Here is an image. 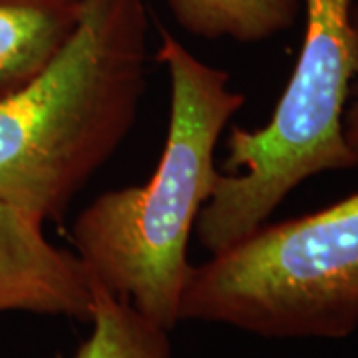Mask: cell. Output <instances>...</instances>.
<instances>
[{
    "label": "cell",
    "mask_w": 358,
    "mask_h": 358,
    "mask_svg": "<svg viewBox=\"0 0 358 358\" xmlns=\"http://www.w3.org/2000/svg\"><path fill=\"white\" fill-rule=\"evenodd\" d=\"M171 112L166 148L143 185L98 195L72 225L76 255L92 279L171 331L193 265L187 245L221 171L215 150L245 103L225 70L205 64L159 26Z\"/></svg>",
    "instance_id": "obj_1"
},
{
    "label": "cell",
    "mask_w": 358,
    "mask_h": 358,
    "mask_svg": "<svg viewBox=\"0 0 358 358\" xmlns=\"http://www.w3.org/2000/svg\"><path fill=\"white\" fill-rule=\"evenodd\" d=\"M145 0H86L64 48L0 100V201L66 213L128 138L145 92Z\"/></svg>",
    "instance_id": "obj_2"
},
{
    "label": "cell",
    "mask_w": 358,
    "mask_h": 358,
    "mask_svg": "<svg viewBox=\"0 0 358 358\" xmlns=\"http://www.w3.org/2000/svg\"><path fill=\"white\" fill-rule=\"evenodd\" d=\"M305 34L281 100L259 129L233 128L225 167L195 233L211 255L259 227L303 181L358 167L345 140V112L358 76L355 0H303Z\"/></svg>",
    "instance_id": "obj_3"
},
{
    "label": "cell",
    "mask_w": 358,
    "mask_h": 358,
    "mask_svg": "<svg viewBox=\"0 0 358 358\" xmlns=\"http://www.w3.org/2000/svg\"><path fill=\"white\" fill-rule=\"evenodd\" d=\"M263 338H346L358 329V192L281 223L192 268L179 322Z\"/></svg>",
    "instance_id": "obj_4"
},
{
    "label": "cell",
    "mask_w": 358,
    "mask_h": 358,
    "mask_svg": "<svg viewBox=\"0 0 358 358\" xmlns=\"http://www.w3.org/2000/svg\"><path fill=\"white\" fill-rule=\"evenodd\" d=\"M92 275L76 253L46 239L44 223L0 201V313L88 319Z\"/></svg>",
    "instance_id": "obj_5"
},
{
    "label": "cell",
    "mask_w": 358,
    "mask_h": 358,
    "mask_svg": "<svg viewBox=\"0 0 358 358\" xmlns=\"http://www.w3.org/2000/svg\"><path fill=\"white\" fill-rule=\"evenodd\" d=\"M82 4L0 0V100L30 84L70 40Z\"/></svg>",
    "instance_id": "obj_6"
},
{
    "label": "cell",
    "mask_w": 358,
    "mask_h": 358,
    "mask_svg": "<svg viewBox=\"0 0 358 358\" xmlns=\"http://www.w3.org/2000/svg\"><path fill=\"white\" fill-rule=\"evenodd\" d=\"M187 34L203 40L255 44L289 30L301 14V0H166Z\"/></svg>",
    "instance_id": "obj_7"
},
{
    "label": "cell",
    "mask_w": 358,
    "mask_h": 358,
    "mask_svg": "<svg viewBox=\"0 0 358 358\" xmlns=\"http://www.w3.org/2000/svg\"><path fill=\"white\" fill-rule=\"evenodd\" d=\"M92 333L74 358H171L169 331L92 279Z\"/></svg>",
    "instance_id": "obj_8"
},
{
    "label": "cell",
    "mask_w": 358,
    "mask_h": 358,
    "mask_svg": "<svg viewBox=\"0 0 358 358\" xmlns=\"http://www.w3.org/2000/svg\"><path fill=\"white\" fill-rule=\"evenodd\" d=\"M358 18V8H357ZM345 140L348 143V148L355 152L358 157V90L355 100L350 102V106L346 108L345 112Z\"/></svg>",
    "instance_id": "obj_9"
},
{
    "label": "cell",
    "mask_w": 358,
    "mask_h": 358,
    "mask_svg": "<svg viewBox=\"0 0 358 358\" xmlns=\"http://www.w3.org/2000/svg\"><path fill=\"white\" fill-rule=\"evenodd\" d=\"M66 2H76V4H84L86 0H66Z\"/></svg>",
    "instance_id": "obj_10"
}]
</instances>
